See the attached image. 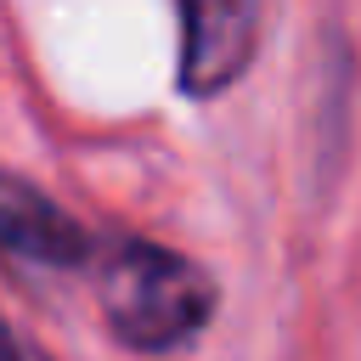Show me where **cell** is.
<instances>
[{
  "mask_svg": "<svg viewBox=\"0 0 361 361\" xmlns=\"http://www.w3.org/2000/svg\"><path fill=\"white\" fill-rule=\"evenodd\" d=\"M0 248L34 265H85L90 259V231L51 203L39 186L0 175Z\"/></svg>",
  "mask_w": 361,
  "mask_h": 361,
  "instance_id": "3957f363",
  "label": "cell"
},
{
  "mask_svg": "<svg viewBox=\"0 0 361 361\" xmlns=\"http://www.w3.org/2000/svg\"><path fill=\"white\" fill-rule=\"evenodd\" d=\"M180 11V90L220 96L243 79L259 45V0H175Z\"/></svg>",
  "mask_w": 361,
  "mask_h": 361,
  "instance_id": "7a4b0ae2",
  "label": "cell"
},
{
  "mask_svg": "<svg viewBox=\"0 0 361 361\" xmlns=\"http://www.w3.org/2000/svg\"><path fill=\"white\" fill-rule=\"evenodd\" d=\"M0 361H45V355H34L28 344H17V333L0 322Z\"/></svg>",
  "mask_w": 361,
  "mask_h": 361,
  "instance_id": "277c9868",
  "label": "cell"
},
{
  "mask_svg": "<svg viewBox=\"0 0 361 361\" xmlns=\"http://www.w3.org/2000/svg\"><path fill=\"white\" fill-rule=\"evenodd\" d=\"M96 299L118 344L141 355L180 350L214 316V282L203 276V265L158 243H118L96 265Z\"/></svg>",
  "mask_w": 361,
  "mask_h": 361,
  "instance_id": "6da1fadb",
  "label": "cell"
}]
</instances>
